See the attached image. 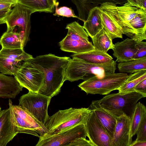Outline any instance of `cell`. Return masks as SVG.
Returning <instances> with one entry per match:
<instances>
[{"instance_id":"cell-1","label":"cell","mask_w":146,"mask_h":146,"mask_svg":"<svg viewBox=\"0 0 146 146\" xmlns=\"http://www.w3.org/2000/svg\"><path fill=\"white\" fill-rule=\"evenodd\" d=\"M119 27L123 34L136 39L146 33V10L127 2L118 6L111 3H105L99 6Z\"/></svg>"},{"instance_id":"cell-2","label":"cell","mask_w":146,"mask_h":146,"mask_svg":"<svg viewBox=\"0 0 146 146\" xmlns=\"http://www.w3.org/2000/svg\"><path fill=\"white\" fill-rule=\"evenodd\" d=\"M70 58L49 54L29 60L44 75L45 84L39 93L52 98L59 94L65 81L66 71Z\"/></svg>"},{"instance_id":"cell-3","label":"cell","mask_w":146,"mask_h":146,"mask_svg":"<svg viewBox=\"0 0 146 146\" xmlns=\"http://www.w3.org/2000/svg\"><path fill=\"white\" fill-rule=\"evenodd\" d=\"M72 58L70 59L66 70L65 81L73 82L79 80L84 81L95 76L102 78L115 73L116 69V61L113 60L104 63L95 64Z\"/></svg>"},{"instance_id":"cell-4","label":"cell","mask_w":146,"mask_h":146,"mask_svg":"<svg viewBox=\"0 0 146 146\" xmlns=\"http://www.w3.org/2000/svg\"><path fill=\"white\" fill-rule=\"evenodd\" d=\"M92 110L89 107L59 110L49 116L44 125L52 135L62 131L79 124H85Z\"/></svg>"},{"instance_id":"cell-5","label":"cell","mask_w":146,"mask_h":146,"mask_svg":"<svg viewBox=\"0 0 146 146\" xmlns=\"http://www.w3.org/2000/svg\"><path fill=\"white\" fill-rule=\"evenodd\" d=\"M145 97L134 91L108 94L98 101L101 106L115 118L125 115L131 118L138 101Z\"/></svg>"},{"instance_id":"cell-6","label":"cell","mask_w":146,"mask_h":146,"mask_svg":"<svg viewBox=\"0 0 146 146\" xmlns=\"http://www.w3.org/2000/svg\"><path fill=\"white\" fill-rule=\"evenodd\" d=\"M66 36L59 43L60 49L74 53L88 52L94 49L83 27L76 21L67 24Z\"/></svg>"},{"instance_id":"cell-7","label":"cell","mask_w":146,"mask_h":146,"mask_svg":"<svg viewBox=\"0 0 146 146\" xmlns=\"http://www.w3.org/2000/svg\"><path fill=\"white\" fill-rule=\"evenodd\" d=\"M11 10L6 18L7 30L13 31L19 34L22 48L23 49L29 40L31 25L30 17L33 11L19 2Z\"/></svg>"},{"instance_id":"cell-8","label":"cell","mask_w":146,"mask_h":146,"mask_svg":"<svg viewBox=\"0 0 146 146\" xmlns=\"http://www.w3.org/2000/svg\"><path fill=\"white\" fill-rule=\"evenodd\" d=\"M128 76L127 73H111L102 78L95 76L84 81L78 86L87 94L106 95L117 90Z\"/></svg>"},{"instance_id":"cell-9","label":"cell","mask_w":146,"mask_h":146,"mask_svg":"<svg viewBox=\"0 0 146 146\" xmlns=\"http://www.w3.org/2000/svg\"><path fill=\"white\" fill-rule=\"evenodd\" d=\"M52 98L39 93L29 91L20 97L19 105L44 125L49 116L48 109Z\"/></svg>"},{"instance_id":"cell-10","label":"cell","mask_w":146,"mask_h":146,"mask_svg":"<svg viewBox=\"0 0 146 146\" xmlns=\"http://www.w3.org/2000/svg\"><path fill=\"white\" fill-rule=\"evenodd\" d=\"M14 76L21 86L33 92L38 93L45 84L43 72L29 60L23 63Z\"/></svg>"},{"instance_id":"cell-11","label":"cell","mask_w":146,"mask_h":146,"mask_svg":"<svg viewBox=\"0 0 146 146\" xmlns=\"http://www.w3.org/2000/svg\"><path fill=\"white\" fill-rule=\"evenodd\" d=\"M87 136L85 124L80 123L58 133L40 135L36 146H66L77 138Z\"/></svg>"},{"instance_id":"cell-12","label":"cell","mask_w":146,"mask_h":146,"mask_svg":"<svg viewBox=\"0 0 146 146\" xmlns=\"http://www.w3.org/2000/svg\"><path fill=\"white\" fill-rule=\"evenodd\" d=\"M33 58L23 49L2 48L0 50V72L5 74L14 75L25 61Z\"/></svg>"},{"instance_id":"cell-13","label":"cell","mask_w":146,"mask_h":146,"mask_svg":"<svg viewBox=\"0 0 146 146\" xmlns=\"http://www.w3.org/2000/svg\"><path fill=\"white\" fill-rule=\"evenodd\" d=\"M85 126L87 137L94 146H112L111 138L93 110L89 115Z\"/></svg>"},{"instance_id":"cell-14","label":"cell","mask_w":146,"mask_h":146,"mask_svg":"<svg viewBox=\"0 0 146 146\" xmlns=\"http://www.w3.org/2000/svg\"><path fill=\"white\" fill-rule=\"evenodd\" d=\"M132 142L130 118L125 115L116 118L112 146H130Z\"/></svg>"},{"instance_id":"cell-15","label":"cell","mask_w":146,"mask_h":146,"mask_svg":"<svg viewBox=\"0 0 146 146\" xmlns=\"http://www.w3.org/2000/svg\"><path fill=\"white\" fill-rule=\"evenodd\" d=\"M137 41L135 39L127 38L114 44L112 49L116 61L121 62L134 59L137 50L135 46Z\"/></svg>"},{"instance_id":"cell-16","label":"cell","mask_w":146,"mask_h":146,"mask_svg":"<svg viewBox=\"0 0 146 146\" xmlns=\"http://www.w3.org/2000/svg\"><path fill=\"white\" fill-rule=\"evenodd\" d=\"M17 133L11 118L10 108L0 111V146H6Z\"/></svg>"},{"instance_id":"cell-17","label":"cell","mask_w":146,"mask_h":146,"mask_svg":"<svg viewBox=\"0 0 146 146\" xmlns=\"http://www.w3.org/2000/svg\"><path fill=\"white\" fill-rule=\"evenodd\" d=\"M89 108L94 111L99 121L111 138L112 141L116 118L106 111L101 106L98 100H93Z\"/></svg>"},{"instance_id":"cell-18","label":"cell","mask_w":146,"mask_h":146,"mask_svg":"<svg viewBox=\"0 0 146 146\" xmlns=\"http://www.w3.org/2000/svg\"><path fill=\"white\" fill-rule=\"evenodd\" d=\"M76 5L80 20L84 22L86 20L90 11L105 3H111L122 5L127 2V0H71Z\"/></svg>"},{"instance_id":"cell-19","label":"cell","mask_w":146,"mask_h":146,"mask_svg":"<svg viewBox=\"0 0 146 146\" xmlns=\"http://www.w3.org/2000/svg\"><path fill=\"white\" fill-rule=\"evenodd\" d=\"M23 88L14 77L0 74V97L14 99Z\"/></svg>"},{"instance_id":"cell-20","label":"cell","mask_w":146,"mask_h":146,"mask_svg":"<svg viewBox=\"0 0 146 146\" xmlns=\"http://www.w3.org/2000/svg\"><path fill=\"white\" fill-rule=\"evenodd\" d=\"M101 10L99 7H94L89 11L83 26L91 38L103 29L101 18Z\"/></svg>"},{"instance_id":"cell-21","label":"cell","mask_w":146,"mask_h":146,"mask_svg":"<svg viewBox=\"0 0 146 146\" xmlns=\"http://www.w3.org/2000/svg\"><path fill=\"white\" fill-rule=\"evenodd\" d=\"M71 56L88 63L95 64L106 63L113 59L112 56L107 52L94 49L88 52L74 53L71 55Z\"/></svg>"},{"instance_id":"cell-22","label":"cell","mask_w":146,"mask_h":146,"mask_svg":"<svg viewBox=\"0 0 146 146\" xmlns=\"http://www.w3.org/2000/svg\"><path fill=\"white\" fill-rule=\"evenodd\" d=\"M11 105L13 110L28 123L40 135H43L47 133L48 130L44 125L22 107L19 105H13L12 103Z\"/></svg>"},{"instance_id":"cell-23","label":"cell","mask_w":146,"mask_h":146,"mask_svg":"<svg viewBox=\"0 0 146 146\" xmlns=\"http://www.w3.org/2000/svg\"><path fill=\"white\" fill-rule=\"evenodd\" d=\"M12 102L9 99V105L11 110V118L17 133H25L38 137L40 135L32 127L13 110L11 107Z\"/></svg>"},{"instance_id":"cell-24","label":"cell","mask_w":146,"mask_h":146,"mask_svg":"<svg viewBox=\"0 0 146 146\" xmlns=\"http://www.w3.org/2000/svg\"><path fill=\"white\" fill-rule=\"evenodd\" d=\"M91 39L94 49L107 52L113 47L112 40L103 28Z\"/></svg>"},{"instance_id":"cell-25","label":"cell","mask_w":146,"mask_h":146,"mask_svg":"<svg viewBox=\"0 0 146 146\" xmlns=\"http://www.w3.org/2000/svg\"><path fill=\"white\" fill-rule=\"evenodd\" d=\"M101 10V18L103 28L113 40L122 38L123 32L119 27L107 14Z\"/></svg>"},{"instance_id":"cell-26","label":"cell","mask_w":146,"mask_h":146,"mask_svg":"<svg viewBox=\"0 0 146 146\" xmlns=\"http://www.w3.org/2000/svg\"><path fill=\"white\" fill-rule=\"evenodd\" d=\"M146 78V70H141L128 75L123 83L117 89L119 92L124 93L134 91L136 86Z\"/></svg>"},{"instance_id":"cell-27","label":"cell","mask_w":146,"mask_h":146,"mask_svg":"<svg viewBox=\"0 0 146 146\" xmlns=\"http://www.w3.org/2000/svg\"><path fill=\"white\" fill-rule=\"evenodd\" d=\"M117 67L121 73H133L146 70V58L119 62Z\"/></svg>"},{"instance_id":"cell-28","label":"cell","mask_w":146,"mask_h":146,"mask_svg":"<svg viewBox=\"0 0 146 146\" xmlns=\"http://www.w3.org/2000/svg\"><path fill=\"white\" fill-rule=\"evenodd\" d=\"M0 44L3 48H22L19 34L10 30H7L3 34L0 38Z\"/></svg>"},{"instance_id":"cell-29","label":"cell","mask_w":146,"mask_h":146,"mask_svg":"<svg viewBox=\"0 0 146 146\" xmlns=\"http://www.w3.org/2000/svg\"><path fill=\"white\" fill-rule=\"evenodd\" d=\"M146 114L145 106L140 102L137 103L130 118V136L131 138L136 134L141 121Z\"/></svg>"},{"instance_id":"cell-30","label":"cell","mask_w":146,"mask_h":146,"mask_svg":"<svg viewBox=\"0 0 146 146\" xmlns=\"http://www.w3.org/2000/svg\"><path fill=\"white\" fill-rule=\"evenodd\" d=\"M34 13L36 12L52 13L54 10L47 0H21L19 1Z\"/></svg>"},{"instance_id":"cell-31","label":"cell","mask_w":146,"mask_h":146,"mask_svg":"<svg viewBox=\"0 0 146 146\" xmlns=\"http://www.w3.org/2000/svg\"><path fill=\"white\" fill-rule=\"evenodd\" d=\"M59 3L56 2L54 5L55 7V13L53 15L55 16H62L68 17H72L77 18L79 20L78 17L76 15L73 10L70 8L66 6L58 7Z\"/></svg>"},{"instance_id":"cell-32","label":"cell","mask_w":146,"mask_h":146,"mask_svg":"<svg viewBox=\"0 0 146 146\" xmlns=\"http://www.w3.org/2000/svg\"><path fill=\"white\" fill-rule=\"evenodd\" d=\"M135 141H146V114L143 116L138 127Z\"/></svg>"},{"instance_id":"cell-33","label":"cell","mask_w":146,"mask_h":146,"mask_svg":"<svg viewBox=\"0 0 146 146\" xmlns=\"http://www.w3.org/2000/svg\"><path fill=\"white\" fill-rule=\"evenodd\" d=\"M135 46L137 50L134 59L146 58V42L138 41Z\"/></svg>"},{"instance_id":"cell-34","label":"cell","mask_w":146,"mask_h":146,"mask_svg":"<svg viewBox=\"0 0 146 146\" xmlns=\"http://www.w3.org/2000/svg\"><path fill=\"white\" fill-rule=\"evenodd\" d=\"M94 146L93 143L89 140L84 137H78L68 144L66 146Z\"/></svg>"},{"instance_id":"cell-35","label":"cell","mask_w":146,"mask_h":146,"mask_svg":"<svg viewBox=\"0 0 146 146\" xmlns=\"http://www.w3.org/2000/svg\"><path fill=\"white\" fill-rule=\"evenodd\" d=\"M18 2L10 0H0V11L11 10Z\"/></svg>"},{"instance_id":"cell-36","label":"cell","mask_w":146,"mask_h":146,"mask_svg":"<svg viewBox=\"0 0 146 146\" xmlns=\"http://www.w3.org/2000/svg\"><path fill=\"white\" fill-rule=\"evenodd\" d=\"M134 90L146 96V78L141 81L136 86Z\"/></svg>"},{"instance_id":"cell-37","label":"cell","mask_w":146,"mask_h":146,"mask_svg":"<svg viewBox=\"0 0 146 146\" xmlns=\"http://www.w3.org/2000/svg\"><path fill=\"white\" fill-rule=\"evenodd\" d=\"M128 2L137 7L146 10V0H127Z\"/></svg>"},{"instance_id":"cell-38","label":"cell","mask_w":146,"mask_h":146,"mask_svg":"<svg viewBox=\"0 0 146 146\" xmlns=\"http://www.w3.org/2000/svg\"><path fill=\"white\" fill-rule=\"evenodd\" d=\"M11 10L8 11H0V25L5 23L6 18Z\"/></svg>"},{"instance_id":"cell-39","label":"cell","mask_w":146,"mask_h":146,"mask_svg":"<svg viewBox=\"0 0 146 146\" xmlns=\"http://www.w3.org/2000/svg\"><path fill=\"white\" fill-rule=\"evenodd\" d=\"M130 146H146V141H134Z\"/></svg>"},{"instance_id":"cell-40","label":"cell","mask_w":146,"mask_h":146,"mask_svg":"<svg viewBox=\"0 0 146 146\" xmlns=\"http://www.w3.org/2000/svg\"><path fill=\"white\" fill-rule=\"evenodd\" d=\"M49 5L53 9H54V5L57 0H47Z\"/></svg>"},{"instance_id":"cell-41","label":"cell","mask_w":146,"mask_h":146,"mask_svg":"<svg viewBox=\"0 0 146 146\" xmlns=\"http://www.w3.org/2000/svg\"><path fill=\"white\" fill-rule=\"evenodd\" d=\"M12 1H15L17 2H19L21 0H10Z\"/></svg>"},{"instance_id":"cell-42","label":"cell","mask_w":146,"mask_h":146,"mask_svg":"<svg viewBox=\"0 0 146 146\" xmlns=\"http://www.w3.org/2000/svg\"><path fill=\"white\" fill-rule=\"evenodd\" d=\"M1 107H0V111H1Z\"/></svg>"}]
</instances>
